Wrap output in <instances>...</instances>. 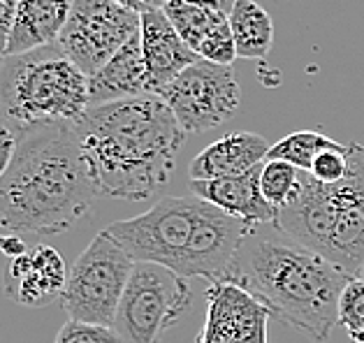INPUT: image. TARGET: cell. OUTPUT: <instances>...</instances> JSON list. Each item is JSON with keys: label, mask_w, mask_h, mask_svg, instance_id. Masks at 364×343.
Masks as SVG:
<instances>
[{"label": "cell", "mask_w": 364, "mask_h": 343, "mask_svg": "<svg viewBox=\"0 0 364 343\" xmlns=\"http://www.w3.org/2000/svg\"><path fill=\"white\" fill-rule=\"evenodd\" d=\"M97 195L141 202L172 179L186 133L158 95L88 107L75 123Z\"/></svg>", "instance_id": "1"}, {"label": "cell", "mask_w": 364, "mask_h": 343, "mask_svg": "<svg viewBox=\"0 0 364 343\" xmlns=\"http://www.w3.org/2000/svg\"><path fill=\"white\" fill-rule=\"evenodd\" d=\"M97 197L75 123H51L19 135L0 179V227L7 234H60L91 214Z\"/></svg>", "instance_id": "2"}, {"label": "cell", "mask_w": 364, "mask_h": 343, "mask_svg": "<svg viewBox=\"0 0 364 343\" xmlns=\"http://www.w3.org/2000/svg\"><path fill=\"white\" fill-rule=\"evenodd\" d=\"M350 281L348 271L304 246L264 239L244 244L225 276V283L244 288L316 343H325L339 325V302Z\"/></svg>", "instance_id": "3"}, {"label": "cell", "mask_w": 364, "mask_h": 343, "mask_svg": "<svg viewBox=\"0 0 364 343\" xmlns=\"http://www.w3.org/2000/svg\"><path fill=\"white\" fill-rule=\"evenodd\" d=\"M274 225L358 278L364 267V146L348 144V174L339 183L325 186L301 172L295 197L279 209Z\"/></svg>", "instance_id": "4"}, {"label": "cell", "mask_w": 364, "mask_h": 343, "mask_svg": "<svg viewBox=\"0 0 364 343\" xmlns=\"http://www.w3.org/2000/svg\"><path fill=\"white\" fill-rule=\"evenodd\" d=\"M88 107V77L58 45L3 58L0 114L16 135L51 123H77Z\"/></svg>", "instance_id": "5"}, {"label": "cell", "mask_w": 364, "mask_h": 343, "mask_svg": "<svg viewBox=\"0 0 364 343\" xmlns=\"http://www.w3.org/2000/svg\"><path fill=\"white\" fill-rule=\"evenodd\" d=\"M135 260L114 236L102 230L70 267L60 306L70 320L114 327Z\"/></svg>", "instance_id": "6"}, {"label": "cell", "mask_w": 364, "mask_h": 343, "mask_svg": "<svg viewBox=\"0 0 364 343\" xmlns=\"http://www.w3.org/2000/svg\"><path fill=\"white\" fill-rule=\"evenodd\" d=\"M188 278L156 262H135L114 330L123 343H158L191 309Z\"/></svg>", "instance_id": "7"}, {"label": "cell", "mask_w": 364, "mask_h": 343, "mask_svg": "<svg viewBox=\"0 0 364 343\" xmlns=\"http://www.w3.org/2000/svg\"><path fill=\"white\" fill-rule=\"evenodd\" d=\"M202 200L195 195L163 197L144 214L128 221H117L107 232L135 262H156L179 271L188 251Z\"/></svg>", "instance_id": "8"}, {"label": "cell", "mask_w": 364, "mask_h": 343, "mask_svg": "<svg viewBox=\"0 0 364 343\" xmlns=\"http://www.w3.org/2000/svg\"><path fill=\"white\" fill-rule=\"evenodd\" d=\"M139 28L141 16L112 0H75L56 45L86 77H93Z\"/></svg>", "instance_id": "9"}, {"label": "cell", "mask_w": 364, "mask_h": 343, "mask_svg": "<svg viewBox=\"0 0 364 343\" xmlns=\"http://www.w3.org/2000/svg\"><path fill=\"white\" fill-rule=\"evenodd\" d=\"M186 135L218 128L239 109L242 89L232 67L198 60L158 93Z\"/></svg>", "instance_id": "10"}, {"label": "cell", "mask_w": 364, "mask_h": 343, "mask_svg": "<svg viewBox=\"0 0 364 343\" xmlns=\"http://www.w3.org/2000/svg\"><path fill=\"white\" fill-rule=\"evenodd\" d=\"M272 313L235 283H214L207 290V322L198 343H267Z\"/></svg>", "instance_id": "11"}, {"label": "cell", "mask_w": 364, "mask_h": 343, "mask_svg": "<svg viewBox=\"0 0 364 343\" xmlns=\"http://www.w3.org/2000/svg\"><path fill=\"white\" fill-rule=\"evenodd\" d=\"M70 271L65 269V260L51 246L38 244L16 258L7 260L3 285L5 295L14 304L42 309L54 299H60L65 293Z\"/></svg>", "instance_id": "12"}, {"label": "cell", "mask_w": 364, "mask_h": 343, "mask_svg": "<svg viewBox=\"0 0 364 343\" xmlns=\"http://www.w3.org/2000/svg\"><path fill=\"white\" fill-rule=\"evenodd\" d=\"M141 56L146 67V89L149 95H158L165 86H170L183 70L198 63L200 56L186 45L176 33L165 10H154L141 14Z\"/></svg>", "instance_id": "13"}, {"label": "cell", "mask_w": 364, "mask_h": 343, "mask_svg": "<svg viewBox=\"0 0 364 343\" xmlns=\"http://www.w3.org/2000/svg\"><path fill=\"white\" fill-rule=\"evenodd\" d=\"M264 165V163H262ZM262 165L255 170L232 179H214V181H191V192L209 205L225 211L228 216L237 218L248 227L262 223H277L279 209H274L262 195L260 172Z\"/></svg>", "instance_id": "14"}, {"label": "cell", "mask_w": 364, "mask_h": 343, "mask_svg": "<svg viewBox=\"0 0 364 343\" xmlns=\"http://www.w3.org/2000/svg\"><path fill=\"white\" fill-rule=\"evenodd\" d=\"M272 144L257 133H230L202 148L191 160V181L232 179L267 160Z\"/></svg>", "instance_id": "15"}, {"label": "cell", "mask_w": 364, "mask_h": 343, "mask_svg": "<svg viewBox=\"0 0 364 343\" xmlns=\"http://www.w3.org/2000/svg\"><path fill=\"white\" fill-rule=\"evenodd\" d=\"M141 95H149V89L141 38L137 33L107 65L88 77V102L95 107V104L141 98Z\"/></svg>", "instance_id": "16"}, {"label": "cell", "mask_w": 364, "mask_h": 343, "mask_svg": "<svg viewBox=\"0 0 364 343\" xmlns=\"http://www.w3.org/2000/svg\"><path fill=\"white\" fill-rule=\"evenodd\" d=\"M75 0H21L5 56L56 45Z\"/></svg>", "instance_id": "17"}, {"label": "cell", "mask_w": 364, "mask_h": 343, "mask_svg": "<svg viewBox=\"0 0 364 343\" xmlns=\"http://www.w3.org/2000/svg\"><path fill=\"white\" fill-rule=\"evenodd\" d=\"M237 56L248 60H264L274 45V21L255 0H237L228 14Z\"/></svg>", "instance_id": "18"}, {"label": "cell", "mask_w": 364, "mask_h": 343, "mask_svg": "<svg viewBox=\"0 0 364 343\" xmlns=\"http://www.w3.org/2000/svg\"><path fill=\"white\" fill-rule=\"evenodd\" d=\"M163 10L167 14V19H170L176 28V33L181 35V40L195 51V54L200 51L202 42L214 33L216 26L228 19V14L223 12L188 3V0H170V3H165Z\"/></svg>", "instance_id": "19"}, {"label": "cell", "mask_w": 364, "mask_h": 343, "mask_svg": "<svg viewBox=\"0 0 364 343\" xmlns=\"http://www.w3.org/2000/svg\"><path fill=\"white\" fill-rule=\"evenodd\" d=\"M341 146L343 144H339L336 139L323 133H316V130H299V133H292L288 137H283L281 142L272 144L267 160H283L297 167L299 172H311L318 156Z\"/></svg>", "instance_id": "20"}, {"label": "cell", "mask_w": 364, "mask_h": 343, "mask_svg": "<svg viewBox=\"0 0 364 343\" xmlns=\"http://www.w3.org/2000/svg\"><path fill=\"white\" fill-rule=\"evenodd\" d=\"M301 172L297 167L283 160H264L260 172V188L264 200L269 202L274 209H283L288 202L295 197L299 186Z\"/></svg>", "instance_id": "21"}, {"label": "cell", "mask_w": 364, "mask_h": 343, "mask_svg": "<svg viewBox=\"0 0 364 343\" xmlns=\"http://www.w3.org/2000/svg\"><path fill=\"white\" fill-rule=\"evenodd\" d=\"M339 325L348 332V337L364 334V283L353 278L346 285L339 302Z\"/></svg>", "instance_id": "22"}, {"label": "cell", "mask_w": 364, "mask_h": 343, "mask_svg": "<svg viewBox=\"0 0 364 343\" xmlns=\"http://www.w3.org/2000/svg\"><path fill=\"white\" fill-rule=\"evenodd\" d=\"M198 56L202 60H209V63L232 67V63L237 60V47H235V38H232V31H230L228 19L223 23H218L214 33L202 42Z\"/></svg>", "instance_id": "23"}, {"label": "cell", "mask_w": 364, "mask_h": 343, "mask_svg": "<svg viewBox=\"0 0 364 343\" xmlns=\"http://www.w3.org/2000/svg\"><path fill=\"white\" fill-rule=\"evenodd\" d=\"M54 343H123L114 327L68 320L58 330Z\"/></svg>", "instance_id": "24"}, {"label": "cell", "mask_w": 364, "mask_h": 343, "mask_svg": "<svg viewBox=\"0 0 364 343\" xmlns=\"http://www.w3.org/2000/svg\"><path fill=\"white\" fill-rule=\"evenodd\" d=\"M309 174L318 183H325V186L343 181L346 174H348V144H343L341 148H334V151L321 153L316 158V163L311 167Z\"/></svg>", "instance_id": "25"}, {"label": "cell", "mask_w": 364, "mask_h": 343, "mask_svg": "<svg viewBox=\"0 0 364 343\" xmlns=\"http://www.w3.org/2000/svg\"><path fill=\"white\" fill-rule=\"evenodd\" d=\"M21 0H0V54H7V45H10L16 14H19Z\"/></svg>", "instance_id": "26"}, {"label": "cell", "mask_w": 364, "mask_h": 343, "mask_svg": "<svg viewBox=\"0 0 364 343\" xmlns=\"http://www.w3.org/2000/svg\"><path fill=\"white\" fill-rule=\"evenodd\" d=\"M16 146H19V135H16L10 126L0 123V179H3L5 172L10 170L12 158L16 153Z\"/></svg>", "instance_id": "27"}, {"label": "cell", "mask_w": 364, "mask_h": 343, "mask_svg": "<svg viewBox=\"0 0 364 343\" xmlns=\"http://www.w3.org/2000/svg\"><path fill=\"white\" fill-rule=\"evenodd\" d=\"M112 3L126 7V10L135 12L139 16L146 14V12H154V10H163V7H165L163 0H112Z\"/></svg>", "instance_id": "28"}, {"label": "cell", "mask_w": 364, "mask_h": 343, "mask_svg": "<svg viewBox=\"0 0 364 343\" xmlns=\"http://www.w3.org/2000/svg\"><path fill=\"white\" fill-rule=\"evenodd\" d=\"M0 251L12 260V258H16V255L28 251V246L19 239V234H5V236H0Z\"/></svg>", "instance_id": "29"}, {"label": "cell", "mask_w": 364, "mask_h": 343, "mask_svg": "<svg viewBox=\"0 0 364 343\" xmlns=\"http://www.w3.org/2000/svg\"><path fill=\"white\" fill-rule=\"evenodd\" d=\"M188 3L204 5V7H211V10H216V12L230 14V12H232V7H235L237 0H188Z\"/></svg>", "instance_id": "30"}, {"label": "cell", "mask_w": 364, "mask_h": 343, "mask_svg": "<svg viewBox=\"0 0 364 343\" xmlns=\"http://www.w3.org/2000/svg\"><path fill=\"white\" fill-rule=\"evenodd\" d=\"M353 343H364V334H358V337H350Z\"/></svg>", "instance_id": "31"}, {"label": "cell", "mask_w": 364, "mask_h": 343, "mask_svg": "<svg viewBox=\"0 0 364 343\" xmlns=\"http://www.w3.org/2000/svg\"><path fill=\"white\" fill-rule=\"evenodd\" d=\"M360 281H362V283H364V267H362V271H360V276H358Z\"/></svg>", "instance_id": "32"}, {"label": "cell", "mask_w": 364, "mask_h": 343, "mask_svg": "<svg viewBox=\"0 0 364 343\" xmlns=\"http://www.w3.org/2000/svg\"><path fill=\"white\" fill-rule=\"evenodd\" d=\"M3 58H5V56H3V54H0V65H3Z\"/></svg>", "instance_id": "33"}, {"label": "cell", "mask_w": 364, "mask_h": 343, "mask_svg": "<svg viewBox=\"0 0 364 343\" xmlns=\"http://www.w3.org/2000/svg\"><path fill=\"white\" fill-rule=\"evenodd\" d=\"M163 3H170V0H163Z\"/></svg>", "instance_id": "34"}]
</instances>
